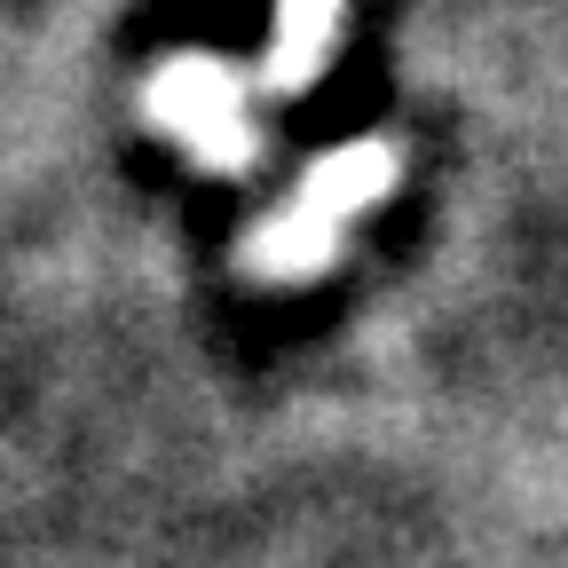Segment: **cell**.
<instances>
[{
    "instance_id": "obj_1",
    "label": "cell",
    "mask_w": 568,
    "mask_h": 568,
    "mask_svg": "<svg viewBox=\"0 0 568 568\" xmlns=\"http://www.w3.org/2000/svg\"><path fill=\"white\" fill-rule=\"evenodd\" d=\"M387 182H395V151H387V142H347V151H332L324 166L301 174L293 205H284L268 230L245 237V268L253 276H316L339 253V222L364 213V205H379Z\"/></svg>"
},
{
    "instance_id": "obj_2",
    "label": "cell",
    "mask_w": 568,
    "mask_h": 568,
    "mask_svg": "<svg viewBox=\"0 0 568 568\" xmlns=\"http://www.w3.org/2000/svg\"><path fill=\"white\" fill-rule=\"evenodd\" d=\"M142 103H151V119L174 142H190V159H205V166L245 174L261 159V142H253V88L222 55H166L151 71V88H142Z\"/></svg>"
},
{
    "instance_id": "obj_3",
    "label": "cell",
    "mask_w": 568,
    "mask_h": 568,
    "mask_svg": "<svg viewBox=\"0 0 568 568\" xmlns=\"http://www.w3.org/2000/svg\"><path fill=\"white\" fill-rule=\"evenodd\" d=\"M339 40V0H276V32H268V55H261V88L276 95H301L324 55Z\"/></svg>"
}]
</instances>
